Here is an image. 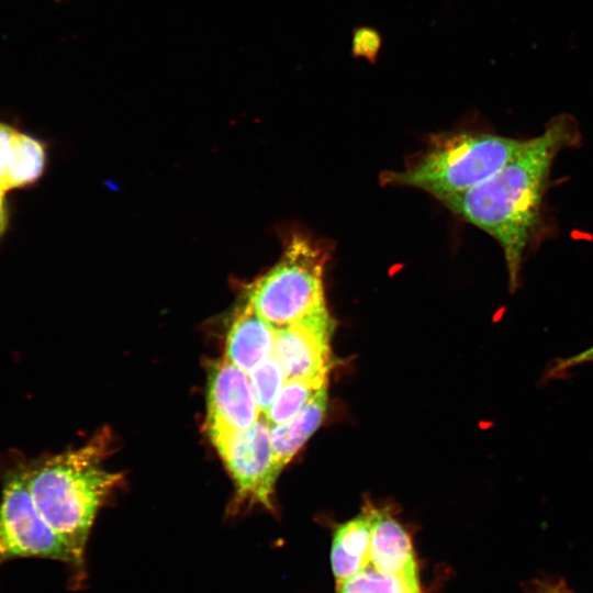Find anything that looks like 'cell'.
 <instances>
[{
	"instance_id": "6da1fadb",
	"label": "cell",
	"mask_w": 593,
	"mask_h": 593,
	"mask_svg": "<svg viewBox=\"0 0 593 593\" xmlns=\"http://www.w3.org/2000/svg\"><path fill=\"white\" fill-rule=\"evenodd\" d=\"M579 141L572 118H555L541 134L525 139L513 158L489 179L440 201L499 243L512 291L518 286L525 253L538 231L553 160L561 150Z\"/></svg>"
},
{
	"instance_id": "7a4b0ae2",
	"label": "cell",
	"mask_w": 593,
	"mask_h": 593,
	"mask_svg": "<svg viewBox=\"0 0 593 593\" xmlns=\"http://www.w3.org/2000/svg\"><path fill=\"white\" fill-rule=\"evenodd\" d=\"M110 448V436L102 432L78 448L27 460L33 501L72 553L78 572L96 515L122 482L121 474L102 466Z\"/></svg>"
},
{
	"instance_id": "3957f363",
	"label": "cell",
	"mask_w": 593,
	"mask_h": 593,
	"mask_svg": "<svg viewBox=\"0 0 593 593\" xmlns=\"http://www.w3.org/2000/svg\"><path fill=\"white\" fill-rule=\"evenodd\" d=\"M525 139L458 131L434 135L401 170L383 174V183L421 189L439 201L461 194L499 171Z\"/></svg>"
},
{
	"instance_id": "277c9868",
	"label": "cell",
	"mask_w": 593,
	"mask_h": 593,
	"mask_svg": "<svg viewBox=\"0 0 593 593\" xmlns=\"http://www.w3.org/2000/svg\"><path fill=\"white\" fill-rule=\"evenodd\" d=\"M326 260L321 246L305 236H293L277 265L250 284L246 303L275 328L325 310Z\"/></svg>"
},
{
	"instance_id": "5b68a950",
	"label": "cell",
	"mask_w": 593,
	"mask_h": 593,
	"mask_svg": "<svg viewBox=\"0 0 593 593\" xmlns=\"http://www.w3.org/2000/svg\"><path fill=\"white\" fill-rule=\"evenodd\" d=\"M18 558L57 560L78 572L72 553L33 501L27 460L16 461L5 470L0 495V566Z\"/></svg>"
},
{
	"instance_id": "8992f818",
	"label": "cell",
	"mask_w": 593,
	"mask_h": 593,
	"mask_svg": "<svg viewBox=\"0 0 593 593\" xmlns=\"http://www.w3.org/2000/svg\"><path fill=\"white\" fill-rule=\"evenodd\" d=\"M270 428L262 415L251 427L215 447L235 482L238 503L272 508L271 495L282 469L275 459Z\"/></svg>"
},
{
	"instance_id": "52a82bcc",
	"label": "cell",
	"mask_w": 593,
	"mask_h": 593,
	"mask_svg": "<svg viewBox=\"0 0 593 593\" xmlns=\"http://www.w3.org/2000/svg\"><path fill=\"white\" fill-rule=\"evenodd\" d=\"M206 398V428L215 447L260 417L248 373L225 358L210 367Z\"/></svg>"
},
{
	"instance_id": "ba28073f",
	"label": "cell",
	"mask_w": 593,
	"mask_h": 593,
	"mask_svg": "<svg viewBox=\"0 0 593 593\" xmlns=\"http://www.w3.org/2000/svg\"><path fill=\"white\" fill-rule=\"evenodd\" d=\"M333 329L327 309L276 328L272 356L283 368L287 380H327Z\"/></svg>"
},
{
	"instance_id": "9c48e42d",
	"label": "cell",
	"mask_w": 593,
	"mask_h": 593,
	"mask_svg": "<svg viewBox=\"0 0 593 593\" xmlns=\"http://www.w3.org/2000/svg\"><path fill=\"white\" fill-rule=\"evenodd\" d=\"M369 564L381 572L421 574L412 536L388 510L374 508Z\"/></svg>"
},
{
	"instance_id": "30bf717a",
	"label": "cell",
	"mask_w": 593,
	"mask_h": 593,
	"mask_svg": "<svg viewBox=\"0 0 593 593\" xmlns=\"http://www.w3.org/2000/svg\"><path fill=\"white\" fill-rule=\"evenodd\" d=\"M276 328L246 303L226 337L225 359L249 373L272 355Z\"/></svg>"
},
{
	"instance_id": "8fae6325",
	"label": "cell",
	"mask_w": 593,
	"mask_h": 593,
	"mask_svg": "<svg viewBox=\"0 0 593 593\" xmlns=\"http://www.w3.org/2000/svg\"><path fill=\"white\" fill-rule=\"evenodd\" d=\"M374 508L340 524L334 532L331 568L335 585L370 563V545Z\"/></svg>"
},
{
	"instance_id": "7c38bea8",
	"label": "cell",
	"mask_w": 593,
	"mask_h": 593,
	"mask_svg": "<svg viewBox=\"0 0 593 593\" xmlns=\"http://www.w3.org/2000/svg\"><path fill=\"white\" fill-rule=\"evenodd\" d=\"M327 409V388L324 385L307 404L288 422L270 426L275 459L282 469L321 425Z\"/></svg>"
},
{
	"instance_id": "4fadbf2b",
	"label": "cell",
	"mask_w": 593,
	"mask_h": 593,
	"mask_svg": "<svg viewBox=\"0 0 593 593\" xmlns=\"http://www.w3.org/2000/svg\"><path fill=\"white\" fill-rule=\"evenodd\" d=\"M335 586V593H426L421 574L381 572L370 564Z\"/></svg>"
},
{
	"instance_id": "5bb4252c",
	"label": "cell",
	"mask_w": 593,
	"mask_h": 593,
	"mask_svg": "<svg viewBox=\"0 0 593 593\" xmlns=\"http://www.w3.org/2000/svg\"><path fill=\"white\" fill-rule=\"evenodd\" d=\"M327 380L289 379L262 414L270 426L280 425L294 417L326 385Z\"/></svg>"
},
{
	"instance_id": "9a60e30c",
	"label": "cell",
	"mask_w": 593,
	"mask_h": 593,
	"mask_svg": "<svg viewBox=\"0 0 593 593\" xmlns=\"http://www.w3.org/2000/svg\"><path fill=\"white\" fill-rule=\"evenodd\" d=\"M248 376L256 401L261 414H264L287 381L284 370L271 355L251 370Z\"/></svg>"
},
{
	"instance_id": "2e32d148",
	"label": "cell",
	"mask_w": 593,
	"mask_h": 593,
	"mask_svg": "<svg viewBox=\"0 0 593 593\" xmlns=\"http://www.w3.org/2000/svg\"><path fill=\"white\" fill-rule=\"evenodd\" d=\"M382 45L381 35L370 26H359L354 30L351 37V53L355 57L376 61Z\"/></svg>"
},
{
	"instance_id": "e0dca14e",
	"label": "cell",
	"mask_w": 593,
	"mask_h": 593,
	"mask_svg": "<svg viewBox=\"0 0 593 593\" xmlns=\"http://www.w3.org/2000/svg\"><path fill=\"white\" fill-rule=\"evenodd\" d=\"M593 362V345L575 355L558 359L548 370L549 378H558L568 370Z\"/></svg>"
},
{
	"instance_id": "ac0fdd59",
	"label": "cell",
	"mask_w": 593,
	"mask_h": 593,
	"mask_svg": "<svg viewBox=\"0 0 593 593\" xmlns=\"http://www.w3.org/2000/svg\"><path fill=\"white\" fill-rule=\"evenodd\" d=\"M532 589L534 593H568L562 584L541 580L533 582Z\"/></svg>"
},
{
	"instance_id": "d6986e66",
	"label": "cell",
	"mask_w": 593,
	"mask_h": 593,
	"mask_svg": "<svg viewBox=\"0 0 593 593\" xmlns=\"http://www.w3.org/2000/svg\"><path fill=\"white\" fill-rule=\"evenodd\" d=\"M5 192L7 191L0 187V236L3 234L8 223V213L4 204Z\"/></svg>"
}]
</instances>
